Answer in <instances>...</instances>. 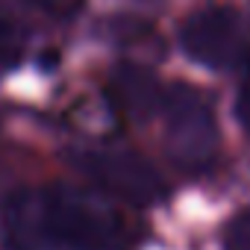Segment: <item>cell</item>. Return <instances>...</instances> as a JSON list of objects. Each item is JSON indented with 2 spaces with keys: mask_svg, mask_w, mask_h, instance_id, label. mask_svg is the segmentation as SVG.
<instances>
[{
  "mask_svg": "<svg viewBox=\"0 0 250 250\" xmlns=\"http://www.w3.org/2000/svg\"><path fill=\"white\" fill-rule=\"evenodd\" d=\"M15 232L47 250H130L118 215L71 188H44L15 203Z\"/></svg>",
  "mask_w": 250,
  "mask_h": 250,
  "instance_id": "cell-1",
  "label": "cell"
},
{
  "mask_svg": "<svg viewBox=\"0 0 250 250\" xmlns=\"http://www.w3.org/2000/svg\"><path fill=\"white\" fill-rule=\"evenodd\" d=\"M165 150L183 171H206L218 159V124L203 91L177 83L165 85L159 112Z\"/></svg>",
  "mask_w": 250,
  "mask_h": 250,
  "instance_id": "cell-2",
  "label": "cell"
},
{
  "mask_svg": "<svg viewBox=\"0 0 250 250\" xmlns=\"http://www.w3.org/2000/svg\"><path fill=\"white\" fill-rule=\"evenodd\" d=\"M180 47L191 62L227 71L247 53V21L232 6H206L183 21Z\"/></svg>",
  "mask_w": 250,
  "mask_h": 250,
  "instance_id": "cell-3",
  "label": "cell"
},
{
  "mask_svg": "<svg viewBox=\"0 0 250 250\" xmlns=\"http://www.w3.org/2000/svg\"><path fill=\"white\" fill-rule=\"evenodd\" d=\"M77 168L100 191L133 206H150L168 194L162 174L130 150H85L77 156Z\"/></svg>",
  "mask_w": 250,
  "mask_h": 250,
  "instance_id": "cell-4",
  "label": "cell"
},
{
  "mask_svg": "<svg viewBox=\"0 0 250 250\" xmlns=\"http://www.w3.org/2000/svg\"><path fill=\"white\" fill-rule=\"evenodd\" d=\"M165 85L145 68L130 65V68H121L115 74V85L112 94L118 100V106L127 112L130 118H147L159 112V100H162Z\"/></svg>",
  "mask_w": 250,
  "mask_h": 250,
  "instance_id": "cell-5",
  "label": "cell"
},
{
  "mask_svg": "<svg viewBox=\"0 0 250 250\" xmlns=\"http://www.w3.org/2000/svg\"><path fill=\"white\" fill-rule=\"evenodd\" d=\"M27 53V36L24 30L12 21L0 15V71H12L24 62Z\"/></svg>",
  "mask_w": 250,
  "mask_h": 250,
  "instance_id": "cell-6",
  "label": "cell"
},
{
  "mask_svg": "<svg viewBox=\"0 0 250 250\" xmlns=\"http://www.w3.org/2000/svg\"><path fill=\"white\" fill-rule=\"evenodd\" d=\"M224 250H250V209H241L232 215L221 232Z\"/></svg>",
  "mask_w": 250,
  "mask_h": 250,
  "instance_id": "cell-7",
  "label": "cell"
},
{
  "mask_svg": "<svg viewBox=\"0 0 250 250\" xmlns=\"http://www.w3.org/2000/svg\"><path fill=\"white\" fill-rule=\"evenodd\" d=\"M235 115H238L241 130L250 136V53H247V68H244L241 85H238V97H235Z\"/></svg>",
  "mask_w": 250,
  "mask_h": 250,
  "instance_id": "cell-8",
  "label": "cell"
}]
</instances>
